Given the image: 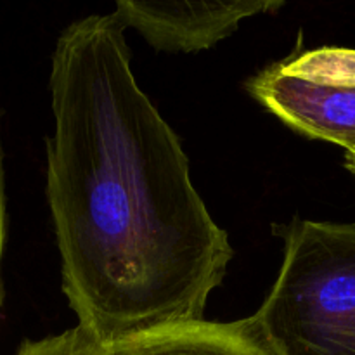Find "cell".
<instances>
[{
    "instance_id": "cell-1",
    "label": "cell",
    "mask_w": 355,
    "mask_h": 355,
    "mask_svg": "<svg viewBox=\"0 0 355 355\" xmlns=\"http://www.w3.org/2000/svg\"><path fill=\"white\" fill-rule=\"evenodd\" d=\"M113 14L69 24L52 54L47 201L62 291L103 343L203 321L234 257L179 137L137 85Z\"/></svg>"
},
{
    "instance_id": "cell-7",
    "label": "cell",
    "mask_w": 355,
    "mask_h": 355,
    "mask_svg": "<svg viewBox=\"0 0 355 355\" xmlns=\"http://www.w3.org/2000/svg\"><path fill=\"white\" fill-rule=\"evenodd\" d=\"M16 355H110L106 343L83 326L42 340H26Z\"/></svg>"
},
{
    "instance_id": "cell-9",
    "label": "cell",
    "mask_w": 355,
    "mask_h": 355,
    "mask_svg": "<svg viewBox=\"0 0 355 355\" xmlns=\"http://www.w3.org/2000/svg\"><path fill=\"white\" fill-rule=\"evenodd\" d=\"M345 166L355 177V149L354 151H345Z\"/></svg>"
},
{
    "instance_id": "cell-6",
    "label": "cell",
    "mask_w": 355,
    "mask_h": 355,
    "mask_svg": "<svg viewBox=\"0 0 355 355\" xmlns=\"http://www.w3.org/2000/svg\"><path fill=\"white\" fill-rule=\"evenodd\" d=\"M281 62L291 73L311 82L355 89V49L322 47Z\"/></svg>"
},
{
    "instance_id": "cell-4",
    "label": "cell",
    "mask_w": 355,
    "mask_h": 355,
    "mask_svg": "<svg viewBox=\"0 0 355 355\" xmlns=\"http://www.w3.org/2000/svg\"><path fill=\"white\" fill-rule=\"evenodd\" d=\"M248 89L266 110L300 134L345 151L355 149V89L311 82L283 62L260 71Z\"/></svg>"
},
{
    "instance_id": "cell-5",
    "label": "cell",
    "mask_w": 355,
    "mask_h": 355,
    "mask_svg": "<svg viewBox=\"0 0 355 355\" xmlns=\"http://www.w3.org/2000/svg\"><path fill=\"white\" fill-rule=\"evenodd\" d=\"M107 350L110 355H274L250 319L168 326L111 343Z\"/></svg>"
},
{
    "instance_id": "cell-3",
    "label": "cell",
    "mask_w": 355,
    "mask_h": 355,
    "mask_svg": "<svg viewBox=\"0 0 355 355\" xmlns=\"http://www.w3.org/2000/svg\"><path fill=\"white\" fill-rule=\"evenodd\" d=\"M283 2H128L120 0L113 16L137 30L158 51L196 52L238 30L245 17L274 12Z\"/></svg>"
},
{
    "instance_id": "cell-2",
    "label": "cell",
    "mask_w": 355,
    "mask_h": 355,
    "mask_svg": "<svg viewBox=\"0 0 355 355\" xmlns=\"http://www.w3.org/2000/svg\"><path fill=\"white\" fill-rule=\"evenodd\" d=\"M248 319L274 355H355V222L295 220L276 284Z\"/></svg>"
},
{
    "instance_id": "cell-8",
    "label": "cell",
    "mask_w": 355,
    "mask_h": 355,
    "mask_svg": "<svg viewBox=\"0 0 355 355\" xmlns=\"http://www.w3.org/2000/svg\"><path fill=\"white\" fill-rule=\"evenodd\" d=\"M6 182H3V155L0 144V304H2V257L6 246Z\"/></svg>"
}]
</instances>
